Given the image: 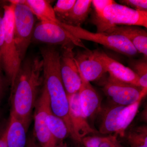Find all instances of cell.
Listing matches in <instances>:
<instances>
[{
    "label": "cell",
    "instance_id": "cell-1",
    "mask_svg": "<svg viewBox=\"0 0 147 147\" xmlns=\"http://www.w3.org/2000/svg\"><path fill=\"white\" fill-rule=\"evenodd\" d=\"M43 61L38 57L29 58L21 63L11 88V113L28 130L32 111L36 104L38 90L42 82Z\"/></svg>",
    "mask_w": 147,
    "mask_h": 147
},
{
    "label": "cell",
    "instance_id": "cell-2",
    "mask_svg": "<svg viewBox=\"0 0 147 147\" xmlns=\"http://www.w3.org/2000/svg\"><path fill=\"white\" fill-rule=\"evenodd\" d=\"M40 53L43 61L44 85L49 96L51 110L65 123L69 136L76 141L69 115L68 98L60 72V55L55 48L42 47Z\"/></svg>",
    "mask_w": 147,
    "mask_h": 147
},
{
    "label": "cell",
    "instance_id": "cell-3",
    "mask_svg": "<svg viewBox=\"0 0 147 147\" xmlns=\"http://www.w3.org/2000/svg\"><path fill=\"white\" fill-rule=\"evenodd\" d=\"M2 7L4 10V39L0 56V65L5 72L12 88L22 61L14 41L13 5L10 3Z\"/></svg>",
    "mask_w": 147,
    "mask_h": 147
},
{
    "label": "cell",
    "instance_id": "cell-4",
    "mask_svg": "<svg viewBox=\"0 0 147 147\" xmlns=\"http://www.w3.org/2000/svg\"><path fill=\"white\" fill-rule=\"evenodd\" d=\"M93 23L96 32H104L115 26H137L147 28V11H140L115 2L108 6L102 15L94 16Z\"/></svg>",
    "mask_w": 147,
    "mask_h": 147
},
{
    "label": "cell",
    "instance_id": "cell-5",
    "mask_svg": "<svg viewBox=\"0 0 147 147\" xmlns=\"http://www.w3.org/2000/svg\"><path fill=\"white\" fill-rule=\"evenodd\" d=\"M59 24L70 34L81 40L99 43L108 49L129 57L135 56L138 53L131 42L120 35L92 32L81 27L73 26L61 21Z\"/></svg>",
    "mask_w": 147,
    "mask_h": 147
},
{
    "label": "cell",
    "instance_id": "cell-6",
    "mask_svg": "<svg viewBox=\"0 0 147 147\" xmlns=\"http://www.w3.org/2000/svg\"><path fill=\"white\" fill-rule=\"evenodd\" d=\"M10 3L13 5L14 41L22 61L32 38L35 16L30 9L24 4Z\"/></svg>",
    "mask_w": 147,
    "mask_h": 147
},
{
    "label": "cell",
    "instance_id": "cell-7",
    "mask_svg": "<svg viewBox=\"0 0 147 147\" xmlns=\"http://www.w3.org/2000/svg\"><path fill=\"white\" fill-rule=\"evenodd\" d=\"M35 107L34 137L41 147H55L58 142L48 128L47 116L52 110L49 94L44 86Z\"/></svg>",
    "mask_w": 147,
    "mask_h": 147
},
{
    "label": "cell",
    "instance_id": "cell-8",
    "mask_svg": "<svg viewBox=\"0 0 147 147\" xmlns=\"http://www.w3.org/2000/svg\"><path fill=\"white\" fill-rule=\"evenodd\" d=\"M32 38L39 42L62 47L73 45L88 49L81 40L74 36L57 23L40 21L34 27Z\"/></svg>",
    "mask_w": 147,
    "mask_h": 147
},
{
    "label": "cell",
    "instance_id": "cell-9",
    "mask_svg": "<svg viewBox=\"0 0 147 147\" xmlns=\"http://www.w3.org/2000/svg\"><path fill=\"white\" fill-rule=\"evenodd\" d=\"M103 91L113 104L123 106L142 99L147 91L140 87L123 83L109 76L102 83Z\"/></svg>",
    "mask_w": 147,
    "mask_h": 147
},
{
    "label": "cell",
    "instance_id": "cell-10",
    "mask_svg": "<svg viewBox=\"0 0 147 147\" xmlns=\"http://www.w3.org/2000/svg\"><path fill=\"white\" fill-rule=\"evenodd\" d=\"M73 45L62 47L60 65L62 80L67 96L79 92L82 79L75 61Z\"/></svg>",
    "mask_w": 147,
    "mask_h": 147
},
{
    "label": "cell",
    "instance_id": "cell-11",
    "mask_svg": "<svg viewBox=\"0 0 147 147\" xmlns=\"http://www.w3.org/2000/svg\"><path fill=\"white\" fill-rule=\"evenodd\" d=\"M74 58L80 76L88 82L98 81L107 73L105 65L98 55L97 50L85 49L78 52Z\"/></svg>",
    "mask_w": 147,
    "mask_h": 147
},
{
    "label": "cell",
    "instance_id": "cell-12",
    "mask_svg": "<svg viewBox=\"0 0 147 147\" xmlns=\"http://www.w3.org/2000/svg\"><path fill=\"white\" fill-rule=\"evenodd\" d=\"M69 115L76 136V142L81 143L82 139L96 131L92 128L87 121L81 108L79 101V92L68 96Z\"/></svg>",
    "mask_w": 147,
    "mask_h": 147
},
{
    "label": "cell",
    "instance_id": "cell-13",
    "mask_svg": "<svg viewBox=\"0 0 147 147\" xmlns=\"http://www.w3.org/2000/svg\"><path fill=\"white\" fill-rule=\"evenodd\" d=\"M80 76L82 83L78 92L81 108L87 119H93L102 110L101 100L90 82Z\"/></svg>",
    "mask_w": 147,
    "mask_h": 147
},
{
    "label": "cell",
    "instance_id": "cell-14",
    "mask_svg": "<svg viewBox=\"0 0 147 147\" xmlns=\"http://www.w3.org/2000/svg\"><path fill=\"white\" fill-rule=\"evenodd\" d=\"M97 53L109 76L120 82L141 88L139 78L132 69L110 57L103 51L97 50Z\"/></svg>",
    "mask_w": 147,
    "mask_h": 147
},
{
    "label": "cell",
    "instance_id": "cell-15",
    "mask_svg": "<svg viewBox=\"0 0 147 147\" xmlns=\"http://www.w3.org/2000/svg\"><path fill=\"white\" fill-rule=\"evenodd\" d=\"M104 32L120 35L128 40L138 53L147 57V33L144 29L137 26H115Z\"/></svg>",
    "mask_w": 147,
    "mask_h": 147
},
{
    "label": "cell",
    "instance_id": "cell-16",
    "mask_svg": "<svg viewBox=\"0 0 147 147\" xmlns=\"http://www.w3.org/2000/svg\"><path fill=\"white\" fill-rule=\"evenodd\" d=\"M6 128L7 147H26L28 129L23 123L11 113L9 123Z\"/></svg>",
    "mask_w": 147,
    "mask_h": 147
},
{
    "label": "cell",
    "instance_id": "cell-17",
    "mask_svg": "<svg viewBox=\"0 0 147 147\" xmlns=\"http://www.w3.org/2000/svg\"><path fill=\"white\" fill-rule=\"evenodd\" d=\"M125 106L112 103L106 108H102L100 114L101 115L99 128L100 133L109 135L113 133L115 134L120 113Z\"/></svg>",
    "mask_w": 147,
    "mask_h": 147
},
{
    "label": "cell",
    "instance_id": "cell-18",
    "mask_svg": "<svg viewBox=\"0 0 147 147\" xmlns=\"http://www.w3.org/2000/svg\"><path fill=\"white\" fill-rule=\"evenodd\" d=\"M20 3L27 6L40 21L59 24L53 7L45 0H20Z\"/></svg>",
    "mask_w": 147,
    "mask_h": 147
},
{
    "label": "cell",
    "instance_id": "cell-19",
    "mask_svg": "<svg viewBox=\"0 0 147 147\" xmlns=\"http://www.w3.org/2000/svg\"><path fill=\"white\" fill-rule=\"evenodd\" d=\"M92 1L77 0L68 15L61 22L75 27H81L91 11Z\"/></svg>",
    "mask_w": 147,
    "mask_h": 147
},
{
    "label": "cell",
    "instance_id": "cell-20",
    "mask_svg": "<svg viewBox=\"0 0 147 147\" xmlns=\"http://www.w3.org/2000/svg\"><path fill=\"white\" fill-rule=\"evenodd\" d=\"M142 100L140 99L133 104L125 106L121 111L118 120L117 131L115 135L124 137L127 129L137 115Z\"/></svg>",
    "mask_w": 147,
    "mask_h": 147
},
{
    "label": "cell",
    "instance_id": "cell-21",
    "mask_svg": "<svg viewBox=\"0 0 147 147\" xmlns=\"http://www.w3.org/2000/svg\"><path fill=\"white\" fill-rule=\"evenodd\" d=\"M47 125L51 134L58 143L69 136L68 128L61 119L55 115L51 111L47 116Z\"/></svg>",
    "mask_w": 147,
    "mask_h": 147
},
{
    "label": "cell",
    "instance_id": "cell-22",
    "mask_svg": "<svg viewBox=\"0 0 147 147\" xmlns=\"http://www.w3.org/2000/svg\"><path fill=\"white\" fill-rule=\"evenodd\" d=\"M117 137L115 134L106 137L87 136L82 139L81 143L85 147H122Z\"/></svg>",
    "mask_w": 147,
    "mask_h": 147
},
{
    "label": "cell",
    "instance_id": "cell-23",
    "mask_svg": "<svg viewBox=\"0 0 147 147\" xmlns=\"http://www.w3.org/2000/svg\"><path fill=\"white\" fill-rule=\"evenodd\" d=\"M125 137L130 147H147V127H136L125 131Z\"/></svg>",
    "mask_w": 147,
    "mask_h": 147
},
{
    "label": "cell",
    "instance_id": "cell-24",
    "mask_svg": "<svg viewBox=\"0 0 147 147\" xmlns=\"http://www.w3.org/2000/svg\"><path fill=\"white\" fill-rule=\"evenodd\" d=\"M76 0H59L53 7L58 20L61 22L67 16L71 11Z\"/></svg>",
    "mask_w": 147,
    "mask_h": 147
},
{
    "label": "cell",
    "instance_id": "cell-25",
    "mask_svg": "<svg viewBox=\"0 0 147 147\" xmlns=\"http://www.w3.org/2000/svg\"><path fill=\"white\" fill-rule=\"evenodd\" d=\"M132 70L137 74L139 84L143 90H147V63L146 61H139L133 64Z\"/></svg>",
    "mask_w": 147,
    "mask_h": 147
},
{
    "label": "cell",
    "instance_id": "cell-26",
    "mask_svg": "<svg viewBox=\"0 0 147 147\" xmlns=\"http://www.w3.org/2000/svg\"><path fill=\"white\" fill-rule=\"evenodd\" d=\"M119 2L121 5L134 10L147 11V0H121Z\"/></svg>",
    "mask_w": 147,
    "mask_h": 147
},
{
    "label": "cell",
    "instance_id": "cell-27",
    "mask_svg": "<svg viewBox=\"0 0 147 147\" xmlns=\"http://www.w3.org/2000/svg\"><path fill=\"white\" fill-rule=\"evenodd\" d=\"M113 0H93L92 1V5L95 10L94 16H100L102 15L103 11L108 6L115 3Z\"/></svg>",
    "mask_w": 147,
    "mask_h": 147
},
{
    "label": "cell",
    "instance_id": "cell-28",
    "mask_svg": "<svg viewBox=\"0 0 147 147\" xmlns=\"http://www.w3.org/2000/svg\"><path fill=\"white\" fill-rule=\"evenodd\" d=\"M4 10L3 7H0V56L3 43L4 39Z\"/></svg>",
    "mask_w": 147,
    "mask_h": 147
},
{
    "label": "cell",
    "instance_id": "cell-29",
    "mask_svg": "<svg viewBox=\"0 0 147 147\" xmlns=\"http://www.w3.org/2000/svg\"><path fill=\"white\" fill-rule=\"evenodd\" d=\"M25 147H41L38 144L34 137H29L27 140L26 145Z\"/></svg>",
    "mask_w": 147,
    "mask_h": 147
},
{
    "label": "cell",
    "instance_id": "cell-30",
    "mask_svg": "<svg viewBox=\"0 0 147 147\" xmlns=\"http://www.w3.org/2000/svg\"><path fill=\"white\" fill-rule=\"evenodd\" d=\"M1 67L0 65V101L2 97L3 94L4 84L3 78L2 74Z\"/></svg>",
    "mask_w": 147,
    "mask_h": 147
},
{
    "label": "cell",
    "instance_id": "cell-31",
    "mask_svg": "<svg viewBox=\"0 0 147 147\" xmlns=\"http://www.w3.org/2000/svg\"><path fill=\"white\" fill-rule=\"evenodd\" d=\"M7 128L0 138V147H7L6 142Z\"/></svg>",
    "mask_w": 147,
    "mask_h": 147
},
{
    "label": "cell",
    "instance_id": "cell-32",
    "mask_svg": "<svg viewBox=\"0 0 147 147\" xmlns=\"http://www.w3.org/2000/svg\"><path fill=\"white\" fill-rule=\"evenodd\" d=\"M55 147H68L66 143L63 142H59Z\"/></svg>",
    "mask_w": 147,
    "mask_h": 147
},
{
    "label": "cell",
    "instance_id": "cell-33",
    "mask_svg": "<svg viewBox=\"0 0 147 147\" xmlns=\"http://www.w3.org/2000/svg\"><path fill=\"white\" fill-rule=\"evenodd\" d=\"M1 121H0V138H1V137L2 135V134H1Z\"/></svg>",
    "mask_w": 147,
    "mask_h": 147
}]
</instances>
